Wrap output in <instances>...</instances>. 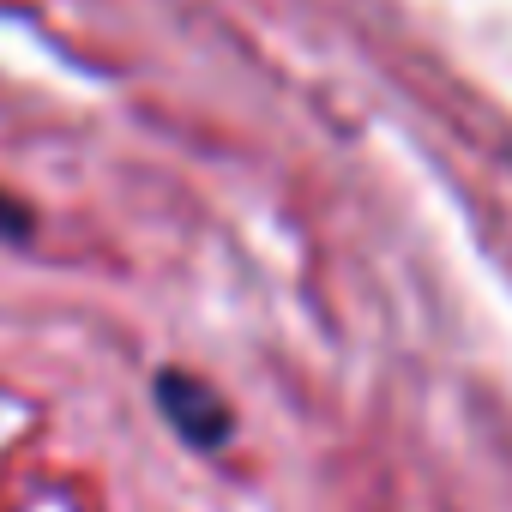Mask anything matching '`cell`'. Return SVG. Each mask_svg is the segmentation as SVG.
Wrapping results in <instances>:
<instances>
[{
    "label": "cell",
    "instance_id": "cell-1",
    "mask_svg": "<svg viewBox=\"0 0 512 512\" xmlns=\"http://www.w3.org/2000/svg\"><path fill=\"white\" fill-rule=\"evenodd\" d=\"M151 386H157V410L169 416V428H175L187 446L217 452V446L229 440L235 416H229V404H223L205 380H193V374H181V368H163Z\"/></svg>",
    "mask_w": 512,
    "mask_h": 512
},
{
    "label": "cell",
    "instance_id": "cell-2",
    "mask_svg": "<svg viewBox=\"0 0 512 512\" xmlns=\"http://www.w3.org/2000/svg\"><path fill=\"white\" fill-rule=\"evenodd\" d=\"M0 235H7V241H31V211L19 199H7V193H0Z\"/></svg>",
    "mask_w": 512,
    "mask_h": 512
}]
</instances>
